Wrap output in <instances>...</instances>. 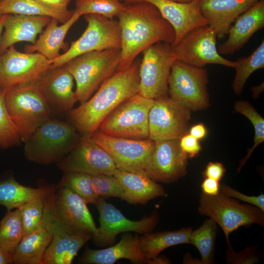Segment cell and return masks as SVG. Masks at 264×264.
I'll list each match as a JSON object with an SVG mask.
<instances>
[{
    "instance_id": "cb8c5ba5",
    "label": "cell",
    "mask_w": 264,
    "mask_h": 264,
    "mask_svg": "<svg viewBox=\"0 0 264 264\" xmlns=\"http://www.w3.org/2000/svg\"><path fill=\"white\" fill-rule=\"evenodd\" d=\"M51 18L44 16L6 14L3 25L4 31L0 41V53L21 42L34 44L38 34H41Z\"/></svg>"
},
{
    "instance_id": "44dd1931",
    "label": "cell",
    "mask_w": 264,
    "mask_h": 264,
    "mask_svg": "<svg viewBox=\"0 0 264 264\" xmlns=\"http://www.w3.org/2000/svg\"><path fill=\"white\" fill-rule=\"evenodd\" d=\"M74 78L62 66L50 69L36 83L50 108L68 112L77 102Z\"/></svg>"
},
{
    "instance_id": "7402d4cb",
    "label": "cell",
    "mask_w": 264,
    "mask_h": 264,
    "mask_svg": "<svg viewBox=\"0 0 264 264\" xmlns=\"http://www.w3.org/2000/svg\"><path fill=\"white\" fill-rule=\"evenodd\" d=\"M264 27V0H258L234 21L230 27L227 39L220 44V54L232 55L242 48L251 37Z\"/></svg>"
},
{
    "instance_id": "db71d44e",
    "label": "cell",
    "mask_w": 264,
    "mask_h": 264,
    "mask_svg": "<svg viewBox=\"0 0 264 264\" xmlns=\"http://www.w3.org/2000/svg\"></svg>"
},
{
    "instance_id": "9a60e30c",
    "label": "cell",
    "mask_w": 264,
    "mask_h": 264,
    "mask_svg": "<svg viewBox=\"0 0 264 264\" xmlns=\"http://www.w3.org/2000/svg\"><path fill=\"white\" fill-rule=\"evenodd\" d=\"M95 205L99 214L100 226L92 239L98 246L112 244L116 237L121 233L132 231L143 235L151 233L159 221L156 212L139 220L128 219L114 206L101 197H98Z\"/></svg>"
},
{
    "instance_id": "74e56055",
    "label": "cell",
    "mask_w": 264,
    "mask_h": 264,
    "mask_svg": "<svg viewBox=\"0 0 264 264\" xmlns=\"http://www.w3.org/2000/svg\"><path fill=\"white\" fill-rule=\"evenodd\" d=\"M45 195L27 201L18 208L22 216L23 237L44 227L43 218Z\"/></svg>"
},
{
    "instance_id": "11a10c76",
    "label": "cell",
    "mask_w": 264,
    "mask_h": 264,
    "mask_svg": "<svg viewBox=\"0 0 264 264\" xmlns=\"http://www.w3.org/2000/svg\"></svg>"
},
{
    "instance_id": "8fae6325",
    "label": "cell",
    "mask_w": 264,
    "mask_h": 264,
    "mask_svg": "<svg viewBox=\"0 0 264 264\" xmlns=\"http://www.w3.org/2000/svg\"><path fill=\"white\" fill-rule=\"evenodd\" d=\"M138 94L156 99L168 96V80L176 59L171 44L158 43L142 51Z\"/></svg>"
},
{
    "instance_id": "2e32d148",
    "label": "cell",
    "mask_w": 264,
    "mask_h": 264,
    "mask_svg": "<svg viewBox=\"0 0 264 264\" xmlns=\"http://www.w3.org/2000/svg\"><path fill=\"white\" fill-rule=\"evenodd\" d=\"M191 112L168 96L154 99L149 115V138L180 139L188 132Z\"/></svg>"
},
{
    "instance_id": "7c38bea8",
    "label": "cell",
    "mask_w": 264,
    "mask_h": 264,
    "mask_svg": "<svg viewBox=\"0 0 264 264\" xmlns=\"http://www.w3.org/2000/svg\"><path fill=\"white\" fill-rule=\"evenodd\" d=\"M51 66L50 61L39 53L21 52L11 46L0 56V93L35 84Z\"/></svg>"
},
{
    "instance_id": "4316f807",
    "label": "cell",
    "mask_w": 264,
    "mask_h": 264,
    "mask_svg": "<svg viewBox=\"0 0 264 264\" xmlns=\"http://www.w3.org/2000/svg\"><path fill=\"white\" fill-rule=\"evenodd\" d=\"M93 235L81 231L74 233L57 234L48 246L43 264H70L79 250Z\"/></svg>"
},
{
    "instance_id": "5b68a950",
    "label": "cell",
    "mask_w": 264,
    "mask_h": 264,
    "mask_svg": "<svg viewBox=\"0 0 264 264\" xmlns=\"http://www.w3.org/2000/svg\"><path fill=\"white\" fill-rule=\"evenodd\" d=\"M79 137L71 124L49 118L25 142V156L40 164H56L73 149Z\"/></svg>"
},
{
    "instance_id": "d6a6232c",
    "label": "cell",
    "mask_w": 264,
    "mask_h": 264,
    "mask_svg": "<svg viewBox=\"0 0 264 264\" xmlns=\"http://www.w3.org/2000/svg\"><path fill=\"white\" fill-rule=\"evenodd\" d=\"M23 237L20 210L7 211L0 221V248L12 256Z\"/></svg>"
},
{
    "instance_id": "f1b7e54d",
    "label": "cell",
    "mask_w": 264,
    "mask_h": 264,
    "mask_svg": "<svg viewBox=\"0 0 264 264\" xmlns=\"http://www.w3.org/2000/svg\"><path fill=\"white\" fill-rule=\"evenodd\" d=\"M193 228L183 227L174 231L149 233L139 237L140 247L150 259L157 258L165 249L176 245L190 243Z\"/></svg>"
},
{
    "instance_id": "e575fe53",
    "label": "cell",
    "mask_w": 264,
    "mask_h": 264,
    "mask_svg": "<svg viewBox=\"0 0 264 264\" xmlns=\"http://www.w3.org/2000/svg\"><path fill=\"white\" fill-rule=\"evenodd\" d=\"M58 185L76 194L87 203L95 204L99 197L93 189L92 175L88 174L64 173Z\"/></svg>"
},
{
    "instance_id": "52a82bcc",
    "label": "cell",
    "mask_w": 264,
    "mask_h": 264,
    "mask_svg": "<svg viewBox=\"0 0 264 264\" xmlns=\"http://www.w3.org/2000/svg\"><path fill=\"white\" fill-rule=\"evenodd\" d=\"M7 111L25 142L50 118L52 109L36 84L10 88L4 94Z\"/></svg>"
},
{
    "instance_id": "ffe728a7",
    "label": "cell",
    "mask_w": 264,
    "mask_h": 264,
    "mask_svg": "<svg viewBox=\"0 0 264 264\" xmlns=\"http://www.w3.org/2000/svg\"><path fill=\"white\" fill-rule=\"evenodd\" d=\"M120 0L125 4L147 1L154 5L174 28L176 38L172 46L194 28L207 24L200 9L199 0L184 3L170 0Z\"/></svg>"
},
{
    "instance_id": "9c48e42d",
    "label": "cell",
    "mask_w": 264,
    "mask_h": 264,
    "mask_svg": "<svg viewBox=\"0 0 264 264\" xmlns=\"http://www.w3.org/2000/svg\"><path fill=\"white\" fill-rule=\"evenodd\" d=\"M209 76L206 68L186 64L176 59L168 80V94L174 101L192 110L209 106Z\"/></svg>"
},
{
    "instance_id": "7bdbcfd3",
    "label": "cell",
    "mask_w": 264,
    "mask_h": 264,
    "mask_svg": "<svg viewBox=\"0 0 264 264\" xmlns=\"http://www.w3.org/2000/svg\"><path fill=\"white\" fill-rule=\"evenodd\" d=\"M179 146L188 158L196 156L202 149L198 140L187 133L179 139Z\"/></svg>"
},
{
    "instance_id": "681fc988",
    "label": "cell",
    "mask_w": 264,
    "mask_h": 264,
    "mask_svg": "<svg viewBox=\"0 0 264 264\" xmlns=\"http://www.w3.org/2000/svg\"><path fill=\"white\" fill-rule=\"evenodd\" d=\"M182 263L184 264H201L200 260L193 258L189 253L185 254Z\"/></svg>"
},
{
    "instance_id": "5bb4252c",
    "label": "cell",
    "mask_w": 264,
    "mask_h": 264,
    "mask_svg": "<svg viewBox=\"0 0 264 264\" xmlns=\"http://www.w3.org/2000/svg\"><path fill=\"white\" fill-rule=\"evenodd\" d=\"M217 35L208 25L197 27L172 46L176 59L190 66L203 67L209 64L234 68L236 61L223 58L217 47Z\"/></svg>"
},
{
    "instance_id": "f907efd6",
    "label": "cell",
    "mask_w": 264,
    "mask_h": 264,
    "mask_svg": "<svg viewBox=\"0 0 264 264\" xmlns=\"http://www.w3.org/2000/svg\"><path fill=\"white\" fill-rule=\"evenodd\" d=\"M251 90L253 92L252 96L254 98L259 96L264 90V82L259 86L252 87Z\"/></svg>"
},
{
    "instance_id": "6da1fadb",
    "label": "cell",
    "mask_w": 264,
    "mask_h": 264,
    "mask_svg": "<svg viewBox=\"0 0 264 264\" xmlns=\"http://www.w3.org/2000/svg\"><path fill=\"white\" fill-rule=\"evenodd\" d=\"M116 17L121 29V60L118 70L129 67L147 47L158 43L173 44L174 27L153 4L140 1L126 4Z\"/></svg>"
},
{
    "instance_id": "d6986e66",
    "label": "cell",
    "mask_w": 264,
    "mask_h": 264,
    "mask_svg": "<svg viewBox=\"0 0 264 264\" xmlns=\"http://www.w3.org/2000/svg\"><path fill=\"white\" fill-rule=\"evenodd\" d=\"M122 259L129 260L136 264H168L171 262L164 256L156 259L148 258L141 249L139 236L131 233L124 234L115 245L105 249L94 250L87 248L79 259L83 264H113Z\"/></svg>"
},
{
    "instance_id": "ee69618b",
    "label": "cell",
    "mask_w": 264,
    "mask_h": 264,
    "mask_svg": "<svg viewBox=\"0 0 264 264\" xmlns=\"http://www.w3.org/2000/svg\"><path fill=\"white\" fill-rule=\"evenodd\" d=\"M226 170L223 164L219 162H209L201 173L203 178H210L220 181L224 176Z\"/></svg>"
},
{
    "instance_id": "bcb514c9",
    "label": "cell",
    "mask_w": 264,
    "mask_h": 264,
    "mask_svg": "<svg viewBox=\"0 0 264 264\" xmlns=\"http://www.w3.org/2000/svg\"><path fill=\"white\" fill-rule=\"evenodd\" d=\"M44 5L55 11L66 12L71 0H36Z\"/></svg>"
},
{
    "instance_id": "484cf974",
    "label": "cell",
    "mask_w": 264,
    "mask_h": 264,
    "mask_svg": "<svg viewBox=\"0 0 264 264\" xmlns=\"http://www.w3.org/2000/svg\"><path fill=\"white\" fill-rule=\"evenodd\" d=\"M81 16L80 13L74 10L70 19L61 25H58L59 22L56 19L51 18L35 44L25 46L24 52H37L50 61L58 58L61 55V49L66 51L68 48V44L64 42L65 37Z\"/></svg>"
},
{
    "instance_id": "e0dca14e",
    "label": "cell",
    "mask_w": 264,
    "mask_h": 264,
    "mask_svg": "<svg viewBox=\"0 0 264 264\" xmlns=\"http://www.w3.org/2000/svg\"><path fill=\"white\" fill-rule=\"evenodd\" d=\"M64 173L113 175L116 168L110 155L91 137L81 136L73 149L56 163Z\"/></svg>"
},
{
    "instance_id": "7dc6e473",
    "label": "cell",
    "mask_w": 264,
    "mask_h": 264,
    "mask_svg": "<svg viewBox=\"0 0 264 264\" xmlns=\"http://www.w3.org/2000/svg\"><path fill=\"white\" fill-rule=\"evenodd\" d=\"M206 133V129L202 123H198L192 126L189 130V134L198 140L203 138Z\"/></svg>"
},
{
    "instance_id": "83f0119b",
    "label": "cell",
    "mask_w": 264,
    "mask_h": 264,
    "mask_svg": "<svg viewBox=\"0 0 264 264\" xmlns=\"http://www.w3.org/2000/svg\"><path fill=\"white\" fill-rule=\"evenodd\" d=\"M53 235L44 227L23 237L12 255V264H43Z\"/></svg>"
},
{
    "instance_id": "8992f818",
    "label": "cell",
    "mask_w": 264,
    "mask_h": 264,
    "mask_svg": "<svg viewBox=\"0 0 264 264\" xmlns=\"http://www.w3.org/2000/svg\"><path fill=\"white\" fill-rule=\"evenodd\" d=\"M198 213L212 219L222 230L227 245L231 244L229 235L240 227L249 228L256 223L264 226V212L250 204L241 203L239 200L220 192L216 196L201 193Z\"/></svg>"
},
{
    "instance_id": "f35d334b",
    "label": "cell",
    "mask_w": 264,
    "mask_h": 264,
    "mask_svg": "<svg viewBox=\"0 0 264 264\" xmlns=\"http://www.w3.org/2000/svg\"><path fill=\"white\" fill-rule=\"evenodd\" d=\"M20 140L18 129L6 108L4 94L0 93V148L11 147Z\"/></svg>"
},
{
    "instance_id": "d4e9b609",
    "label": "cell",
    "mask_w": 264,
    "mask_h": 264,
    "mask_svg": "<svg viewBox=\"0 0 264 264\" xmlns=\"http://www.w3.org/2000/svg\"><path fill=\"white\" fill-rule=\"evenodd\" d=\"M113 176L119 180L124 189L120 198L129 204H146L150 200L165 195L163 187L146 174L116 169Z\"/></svg>"
},
{
    "instance_id": "b9f144b4",
    "label": "cell",
    "mask_w": 264,
    "mask_h": 264,
    "mask_svg": "<svg viewBox=\"0 0 264 264\" xmlns=\"http://www.w3.org/2000/svg\"><path fill=\"white\" fill-rule=\"evenodd\" d=\"M220 192L229 197L240 200L244 203L254 205L264 212V195L261 193L259 196H247L232 188L229 186L220 184Z\"/></svg>"
},
{
    "instance_id": "ac0fdd59",
    "label": "cell",
    "mask_w": 264,
    "mask_h": 264,
    "mask_svg": "<svg viewBox=\"0 0 264 264\" xmlns=\"http://www.w3.org/2000/svg\"><path fill=\"white\" fill-rule=\"evenodd\" d=\"M188 158L179 146V139L155 141L145 174L156 182H175L187 174Z\"/></svg>"
},
{
    "instance_id": "603a6c76",
    "label": "cell",
    "mask_w": 264,
    "mask_h": 264,
    "mask_svg": "<svg viewBox=\"0 0 264 264\" xmlns=\"http://www.w3.org/2000/svg\"><path fill=\"white\" fill-rule=\"evenodd\" d=\"M258 0H199L201 12L217 37L223 38L237 18Z\"/></svg>"
},
{
    "instance_id": "836d02e7",
    "label": "cell",
    "mask_w": 264,
    "mask_h": 264,
    "mask_svg": "<svg viewBox=\"0 0 264 264\" xmlns=\"http://www.w3.org/2000/svg\"><path fill=\"white\" fill-rule=\"evenodd\" d=\"M236 74L232 83L234 93L240 95L249 76L256 70L264 68V41L248 57L236 61Z\"/></svg>"
},
{
    "instance_id": "816d5d0a",
    "label": "cell",
    "mask_w": 264,
    "mask_h": 264,
    "mask_svg": "<svg viewBox=\"0 0 264 264\" xmlns=\"http://www.w3.org/2000/svg\"><path fill=\"white\" fill-rule=\"evenodd\" d=\"M5 15H0V41L2 35V32L3 30V25Z\"/></svg>"
},
{
    "instance_id": "f546056e",
    "label": "cell",
    "mask_w": 264,
    "mask_h": 264,
    "mask_svg": "<svg viewBox=\"0 0 264 264\" xmlns=\"http://www.w3.org/2000/svg\"><path fill=\"white\" fill-rule=\"evenodd\" d=\"M50 186L33 188L24 186L13 178L0 181V204L7 211L18 208L23 203L44 196Z\"/></svg>"
},
{
    "instance_id": "7a4b0ae2",
    "label": "cell",
    "mask_w": 264,
    "mask_h": 264,
    "mask_svg": "<svg viewBox=\"0 0 264 264\" xmlns=\"http://www.w3.org/2000/svg\"><path fill=\"white\" fill-rule=\"evenodd\" d=\"M141 60L107 80L93 96L68 112V120L82 136L90 137L104 119L117 107L138 93Z\"/></svg>"
},
{
    "instance_id": "8d00e7d4",
    "label": "cell",
    "mask_w": 264,
    "mask_h": 264,
    "mask_svg": "<svg viewBox=\"0 0 264 264\" xmlns=\"http://www.w3.org/2000/svg\"><path fill=\"white\" fill-rule=\"evenodd\" d=\"M75 6V10L81 16L95 14L110 19H113L126 8L120 0H76Z\"/></svg>"
},
{
    "instance_id": "f5cc1de1",
    "label": "cell",
    "mask_w": 264,
    "mask_h": 264,
    "mask_svg": "<svg viewBox=\"0 0 264 264\" xmlns=\"http://www.w3.org/2000/svg\"><path fill=\"white\" fill-rule=\"evenodd\" d=\"M174 2H178V3H189L194 1H197L199 0H170Z\"/></svg>"
},
{
    "instance_id": "f6af8a7d",
    "label": "cell",
    "mask_w": 264,
    "mask_h": 264,
    "mask_svg": "<svg viewBox=\"0 0 264 264\" xmlns=\"http://www.w3.org/2000/svg\"><path fill=\"white\" fill-rule=\"evenodd\" d=\"M202 193L208 196H216L220 192V181L210 178H204L201 185Z\"/></svg>"
},
{
    "instance_id": "3957f363",
    "label": "cell",
    "mask_w": 264,
    "mask_h": 264,
    "mask_svg": "<svg viewBox=\"0 0 264 264\" xmlns=\"http://www.w3.org/2000/svg\"><path fill=\"white\" fill-rule=\"evenodd\" d=\"M87 203L69 189L51 185L44 197V227L53 236L85 231L97 232Z\"/></svg>"
},
{
    "instance_id": "4dcf8cb0",
    "label": "cell",
    "mask_w": 264,
    "mask_h": 264,
    "mask_svg": "<svg viewBox=\"0 0 264 264\" xmlns=\"http://www.w3.org/2000/svg\"><path fill=\"white\" fill-rule=\"evenodd\" d=\"M74 11L60 12L53 10L36 0H1L0 15L22 14L31 16H44L56 19L64 23L72 17Z\"/></svg>"
},
{
    "instance_id": "30bf717a",
    "label": "cell",
    "mask_w": 264,
    "mask_h": 264,
    "mask_svg": "<svg viewBox=\"0 0 264 264\" xmlns=\"http://www.w3.org/2000/svg\"><path fill=\"white\" fill-rule=\"evenodd\" d=\"M87 26L77 40L58 58L50 61L51 68L62 66L73 58L96 50L121 46V29L118 21L95 14L85 15Z\"/></svg>"
},
{
    "instance_id": "d590c367",
    "label": "cell",
    "mask_w": 264,
    "mask_h": 264,
    "mask_svg": "<svg viewBox=\"0 0 264 264\" xmlns=\"http://www.w3.org/2000/svg\"><path fill=\"white\" fill-rule=\"evenodd\" d=\"M234 110L247 117L252 124L255 130L254 145L240 162L237 170V172L239 173L255 149L264 141V119L251 104L246 101H236L234 104Z\"/></svg>"
},
{
    "instance_id": "4fadbf2b",
    "label": "cell",
    "mask_w": 264,
    "mask_h": 264,
    "mask_svg": "<svg viewBox=\"0 0 264 264\" xmlns=\"http://www.w3.org/2000/svg\"><path fill=\"white\" fill-rule=\"evenodd\" d=\"M91 138L113 160L119 170L145 174L155 146V141L148 138L133 139L110 136L97 130Z\"/></svg>"
},
{
    "instance_id": "1f68e13d",
    "label": "cell",
    "mask_w": 264,
    "mask_h": 264,
    "mask_svg": "<svg viewBox=\"0 0 264 264\" xmlns=\"http://www.w3.org/2000/svg\"><path fill=\"white\" fill-rule=\"evenodd\" d=\"M218 230L217 224L209 218L205 220L199 227L191 233L190 243L199 252L201 264L215 263V243Z\"/></svg>"
},
{
    "instance_id": "60d3db41",
    "label": "cell",
    "mask_w": 264,
    "mask_h": 264,
    "mask_svg": "<svg viewBox=\"0 0 264 264\" xmlns=\"http://www.w3.org/2000/svg\"><path fill=\"white\" fill-rule=\"evenodd\" d=\"M226 264H255L261 262L262 255L255 245L236 252L231 244L227 245L225 251Z\"/></svg>"
},
{
    "instance_id": "ba28073f",
    "label": "cell",
    "mask_w": 264,
    "mask_h": 264,
    "mask_svg": "<svg viewBox=\"0 0 264 264\" xmlns=\"http://www.w3.org/2000/svg\"><path fill=\"white\" fill-rule=\"evenodd\" d=\"M154 100L135 94L112 111L97 130L114 137L149 138V115Z\"/></svg>"
},
{
    "instance_id": "ab89813d",
    "label": "cell",
    "mask_w": 264,
    "mask_h": 264,
    "mask_svg": "<svg viewBox=\"0 0 264 264\" xmlns=\"http://www.w3.org/2000/svg\"><path fill=\"white\" fill-rule=\"evenodd\" d=\"M92 181L94 191L99 197L120 198L124 192L121 183L113 175H92Z\"/></svg>"
},
{
    "instance_id": "c3c4849f",
    "label": "cell",
    "mask_w": 264,
    "mask_h": 264,
    "mask_svg": "<svg viewBox=\"0 0 264 264\" xmlns=\"http://www.w3.org/2000/svg\"><path fill=\"white\" fill-rule=\"evenodd\" d=\"M12 264V256L0 248V264Z\"/></svg>"
},
{
    "instance_id": "277c9868",
    "label": "cell",
    "mask_w": 264,
    "mask_h": 264,
    "mask_svg": "<svg viewBox=\"0 0 264 264\" xmlns=\"http://www.w3.org/2000/svg\"><path fill=\"white\" fill-rule=\"evenodd\" d=\"M121 54L120 48L93 51L78 56L63 65L76 82L77 101L81 104L87 101L118 71Z\"/></svg>"
}]
</instances>
